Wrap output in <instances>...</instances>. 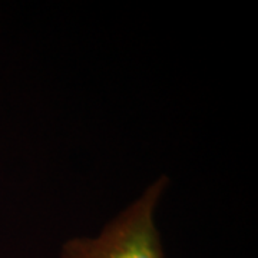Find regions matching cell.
<instances>
[{
    "label": "cell",
    "instance_id": "6da1fadb",
    "mask_svg": "<svg viewBox=\"0 0 258 258\" xmlns=\"http://www.w3.org/2000/svg\"><path fill=\"white\" fill-rule=\"evenodd\" d=\"M168 185V176H158L96 235L64 241L60 258H165L157 210Z\"/></svg>",
    "mask_w": 258,
    "mask_h": 258
}]
</instances>
